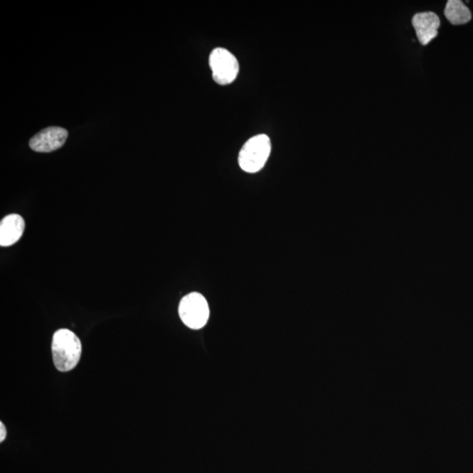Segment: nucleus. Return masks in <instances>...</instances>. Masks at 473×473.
I'll use <instances>...</instances> for the list:
<instances>
[{
    "instance_id": "1a4fd4ad",
    "label": "nucleus",
    "mask_w": 473,
    "mask_h": 473,
    "mask_svg": "<svg viewBox=\"0 0 473 473\" xmlns=\"http://www.w3.org/2000/svg\"><path fill=\"white\" fill-rule=\"evenodd\" d=\"M6 437V430L5 425H3V422H0V442L5 440Z\"/></svg>"
},
{
    "instance_id": "39448f33",
    "label": "nucleus",
    "mask_w": 473,
    "mask_h": 473,
    "mask_svg": "<svg viewBox=\"0 0 473 473\" xmlns=\"http://www.w3.org/2000/svg\"><path fill=\"white\" fill-rule=\"evenodd\" d=\"M69 132L63 127H51L38 132L30 139V149L38 153H51L62 147Z\"/></svg>"
},
{
    "instance_id": "423d86ee",
    "label": "nucleus",
    "mask_w": 473,
    "mask_h": 473,
    "mask_svg": "<svg viewBox=\"0 0 473 473\" xmlns=\"http://www.w3.org/2000/svg\"><path fill=\"white\" fill-rule=\"evenodd\" d=\"M412 24L420 43L427 45L437 37L440 20L435 13H420L416 14L412 18Z\"/></svg>"
},
{
    "instance_id": "6e6552de",
    "label": "nucleus",
    "mask_w": 473,
    "mask_h": 473,
    "mask_svg": "<svg viewBox=\"0 0 473 473\" xmlns=\"http://www.w3.org/2000/svg\"><path fill=\"white\" fill-rule=\"evenodd\" d=\"M445 14L452 25H463L472 20L471 11L460 0H449Z\"/></svg>"
},
{
    "instance_id": "20e7f679",
    "label": "nucleus",
    "mask_w": 473,
    "mask_h": 473,
    "mask_svg": "<svg viewBox=\"0 0 473 473\" xmlns=\"http://www.w3.org/2000/svg\"><path fill=\"white\" fill-rule=\"evenodd\" d=\"M209 63L214 81L218 85H230L237 78L240 65L235 56L227 49L215 48L211 53Z\"/></svg>"
},
{
    "instance_id": "7ed1b4c3",
    "label": "nucleus",
    "mask_w": 473,
    "mask_h": 473,
    "mask_svg": "<svg viewBox=\"0 0 473 473\" xmlns=\"http://www.w3.org/2000/svg\"><path fill=\"white\" fill-rule=\"evenodd\" d=\"M179 316L183 323L193 330L206 326L210 317L209 304L203 294L193 292L181 299Z\"/></svg>"
},
{
    "instance_id": "f03ea898",
    "label": "nucleus",
    "mask_w": 473,
    "mask_h": 473,
    "mask_svg": "<svg viewBox=\"0 0 473 473\" xmlns=\"http://www.w3.org/2000/svg\"><path fill=\"white\" fill-rule=\"evenodd\" d=\"M271 142L266 134L253 136L245 143L238 154V164L247 173H257L264 168L271 153Z\"/></svg>"
},
{
    "instance_id": "f257e3e1",
    "label": "nucleus",
    "mask_w": 473,
    "mask_h": 473,
    "mask_svg": "<svg viewBox=\"0 0 473 473\" xmlns=\"http://www.w3.org/2000/svg\"><path fill=\"white\" fill-rule=\"evenodd\" d=\"M53 361L56 369L66 373L73 370L80 361L82 343L73 331L60 329L52 339Z\"/></svg>"
},
{
    "instance_id": "0eeeda50",
    "label": "nucleus",
    "mask_w": 473,
    "mask_h": 473,
    "mask_svg": "<svg viewBox=\"0 0 473 473\" xmlns=\"http://www.w3.org/2000/svg\"><path fill=\"white\" fill-rule=\"evenodd\" d=\"M25 226L21 215H7L0 223V245L7 248L17 243L23 235Z\"/></svg>"
}]
</instances>
